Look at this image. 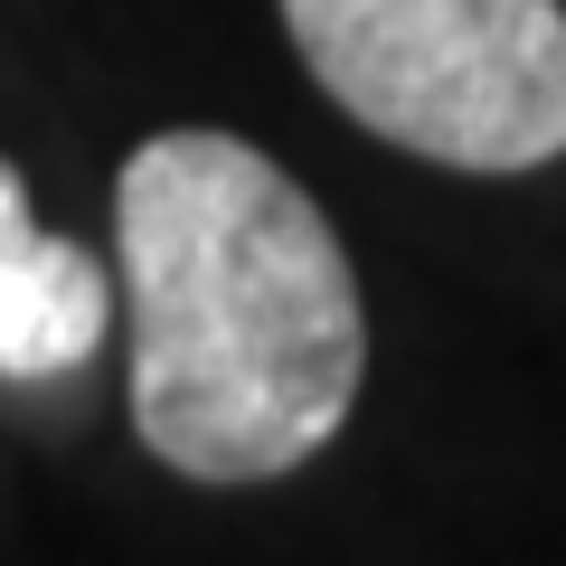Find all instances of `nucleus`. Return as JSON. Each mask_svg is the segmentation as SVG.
<instances>
[{
	"label": "nucleus",
	"mask_w": 566,
	"mask_h": 566,
	"mask_svg": "<svg viewBox=\"0 0 566 566\" xmlns=\"http://www.w3.org/2000/svg\"><path fill=\"white\" fill-rule=\"evenodd\" d=\"M114 331V274L29 218V180L0 161V378L39 387L85 368Z\"/></svg>",
	"instance_id": "obj_3"
},
{
	"label": "nucleus",
	"mask_w": 566,
	"mask_h": 566,
	"mask_svg": "<svg viewBox=\"0 0 566 566\" xmlns=\"http://www.w3.org/2000/svg\"><path fill=\"white\" fill-rule=\"evenodd\" d=\"M133 293V434L180 482H283L368 378V312L340 227L245 133H151L114 180Z\"/></svg>",
	"instance_id": "obj_1"
},
{
	"label": "nucleus",
	"mask_w": 566,
	"mask_h": 566,
	"mask_svg": "<svg viewBox=\"0 0 566 566\" xmlns=\"http://www.w3.org/2000/svg\"><path fill=\"white\" fill-rule=\"evenodd\" d=\"M312 85L434 170L520 180L566 161L557 0H274Z\"/></svg>",
	"instance_id": "obj_2"
}]
</instances>
